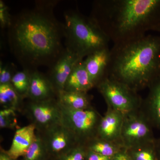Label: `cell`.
Here are the masks:
<instances>
[{
    "mask_svg": "<svg viewBox=\"0 0 160 160\" xmlns=\"http://www.w3.org/2000/svg\"><path fill=\"white\" fill-rule=\"evenodd\" d=\"M50 157L46 146L39 134L22 157V160H46Z\"/></svg>",
    "mask_w": 160,
    "mask_h": 160,
    "instance_id": "21",
    "label": "cell"
},
{
    "mask_svg": "<svg viewBox=\"0 0 160 160\" xmlns=\"http://www.w3.org/2000/svg\"><path fill=\"white\" fill-rule=\"evenodd\" d=\"M18 71L13 63L0 62V85L11 83L12 77Z\"/></svg>",
    "mask_w": 160,
    "mask_h": 160,
    "instance_id": "25",
    "label": "cell"
},
{
    "mask_svg": "<svg viewBox=\"0 0 160 160\" xmlns=\"http://www.w3.org/2000/svg\"><path fill=\"white\" fill-rule=\"evenodd\" d=\"M152 31L157 32H160V23L158 24L156 26H155L154 28L152 29Z\"/></svg>",
    "mask_w": 160,
    "mask_h": 160,
    "instance_id": "31",
    "label": "cell"
},
{
    "mask_svg": "<svg viewBox=\"0 0 160 160\" xmlns=\"http://www.w3.org/2000/svg\"><path fill=\"white\" fill-rule=\"evenodd\" d=\"M155 141L126 149L132 160H159Z\"/></svg>",
    "mask_w": 160,
    "mask_h": 160,
    "instance_id": "20",
    "label": "cell"
},
{
    "mask_svg": "<svg viewBox=\"0 0 160 160\" xmlns=\"http://www.w3.org/2000/svg\"><path fill=\"white\" fill-rule=\"evenodd\" d=\"M88 150L108 157H113L120 151L125 149L122 143L112 142L96 138L86 145Z\"/></svg>",
    "mask_w": 160,
    "mask_h": 160,
    "instance_id": "19",
    "label": "cell"
},
{
    "mask_svg": "<svg viewBox=\"0 0 160 160\" xmlns=\"http://www.w3.org/2000/svg\"><path fill=\"white\" fill-rule=\"evenodd\" d=\"M112 158L104 156L88 149L86 160H111Z\"/></svg>",
    "mask_w": 160,
    "mask_h": 160,
    "instance_id": "27",
    "label": "cell"
},
{
    "mask_svg": "<svg viewBox=\"0 0 160 160\" xmlns=\"http://www.w3.org/2000/svg\"><path fill=\"white\" fill-rule=\"evenodd\" d=\"M156 149L157 152L158 158L159 160H160V138L158 139H155V141Z\"/></svg>",
    "mask_w": 160,
    "mask_h": 160,
    "instance_id": "30",
    "label": "cell"
},
{
    "mask_svg": "<svg viewBox=\"0 0 160 160\" xmlns=\"http://www.w3.org/2000/svg\"><path fill=\"white\" fill-rule=\"evenodd\" d=\"M87 149L86 145L78 144L61 155L58 160H86Z\"/></svg>",
    "mask_w": 160,
    "mask_h": 160,
    "instance_id": "24",
    "label": "cell"
},
{
    "mask_svg": "<svg viewBox=\"0 0 160 160\" xmlns=\"http://www.w3.org/2000/svg\"><path fill=\"white\" fill-rule=\"evenodd\" d=\"M110 61L109 47L100 49L86 58L84 63L95 87L107 78Z\"/></svg>",
    "mask_w": 160,
    "mask_h": 160,
    "instance_id": "11",
    "label": "cell"
},
{
    "mask_svg": "<svg viewBox=\"0 0 160 160\" xmlns=\"http://www.w3.org/2000/svg\"><path fill=\"white\" fill-rule=\"evenodd\" d=\"M38 133L42 138L50 157L55 158L58 159L61 155L80 144L71 132L62 122Z\"/></svg>",
    "mask_w": 160,
    "mask_h": 160,
    "instance_id": "9",
    "label": "cell"
},
{
    "mask_svg": "<svg viewBox=\"0 0 160 160\" xmlns=\"http://www.w3.org/2000/svg\"><path fill=\"white\" fill-rule=\"evenodd\" d=\"M64 17L65 48L81 59L109 47L110 40L90 17L71 9L65 12Z\"/></svg>",
    "mask_w": 160,
    "mask_h": 160,
    "instance_id": "4",
    "label": "cell"
},
{
    "mask_svg": "<svg viewBox=\"0 0 160 160\" xmlns=\"http://www.w3.org/2000/svg\"><path fill=\"white\" fill-rule=\"evenodd\" d=\"M58 102L62 106L74 110H85L91 108V96L88 92L62 90L57 95Z\"/></svg>",
    "mask_w": 160,
    "mask_h": 160,
    "instance_id": "17",
    "label": "cell"
},
{
    "mask_svg": "<svg viewBox=\"0 0 160 160\" xmlns=\"http://www.w3.org/2000/svg\"><path fill=\"white\" fill-rule=\"evenodd\" d=\"M90 18L113 44L146 35L160 23V0H96Z\"/></svg>",
    "mask_w": 160,
    "mask_h": 160,
    "instance_id": "2",
    "label": "cell"
},
{
    "mask_svg": "<svg viewBox=\"0 0 160 160\" xmlns=\"http://www.w3.org/2000/svg\"><path fill=\"white\" fill-rule=\"evenodd\" d=\"M111 160H132L127 149H123L112 158Z\"/></svg>",
    "mask_w": 160,
    "mask_h": 160,
    "instance_id": "28",
    "label": "cell"
},
{
    "mask_svg": "<svg viewBox=\"0 0 160 160\" xmlns=\"http://www.w3.org/2000/svg\"><path fill=\"white\" fill-rule=\"evenodd\" d=\"M24 99L11 84L0 85V104L2 109H11L22 112L25 105Z\"/></svg>",
    "mask_w": 160,
    "mask_h": 160,
    "instance_id": "18",
    "label": "cell"
},
{
    "mask_svg": "<svg viewBox=\"0 0 160 160\" xmlns=\"http://www.w3.org/2000/svg\"><path fill=\"white\" fill-rule=\"evenodd\" d=\"M94 87V84L85 67L84 60H82L73 67L66 80L64 90L88 92Z\"/></svg>",
    "mask_w": 160,
    "mask_h": 160,
    "instance_id": "15",
    "label": "cell"
},
{
    "mask_svg": "<svg viewBox=\"0 0 160 160\" xmlns=\"http://www.w3.org/2000/svg\"><path fill=\"white\" fill-rule=\"evenodd\" d=\"M96 87L107 106L121 112L124 116L141 109L143 100L138 92L118 81L106 78Z\"/></svg>",
    "mask_w": 160,
    "mask_h": 160,
    "instance_id": "5",
    "label": "cell"
},
{
    "mask_svg": "<svg viewBox=\"0 0 160 160\" xmlns=\"http://www.w3.org/2000/svg\"><path fill=\"white\" fill-rule=\"evenodd\" d=\"M0 160H18L15 159L11 158L9 154L7 153L6 150H4L2 148H1V152H0Z\"/></svg>",
    "mask_w": 160,
    "mask_h": 160,
    "instance_id": "29",
    "label": "cell"
},
{
    "mask_svg": "<svg viewBox=\"0 0 160 160\" xmlns=\"http://www.w3.org/2000/svg\"><path fill=\"white\" fill-rule=\"evenodd\" d=\"M146 99L142 101L141 109L153 128L160 129V78L149 88Z\"/></svg>",
    "mask_w": 160,
    "mask_h": 160,
    "instance_id": "16",
    "label": "cell"
},
{
    "mask_svg": "<svg viewBox=\"0 0 160 160\" xmlns=\"http://www.w3.org/2000/svg\"><path fill=\"white\" fill-rule=\"evenodd\" d=\"M18 126L17 111L11 109H2L0 111L1 129H14Z\"/></svg>",
    "mask_w": 160,
    "mask_h": 160,
    "instance_id": "23",
    "label": "cell"
},
{
    "mask_svg": "<svg viewBox=\"0 0 160 160\" xmlns=\"http://www.w3.org/2000/svg\"><path fill=\"white\" fill-rule=\"evenodd\" d=\"M58 1H38L34 8L12 16L8 28L9 49L23 69L51 67L65 49L63 23L53 13Z\"/></svg>",
    "mask_w": 160,
    "mask_h": 160,
    "instance_id": "1",
    "label": "cell"
},
{
    "mask_svg": "<svg viewBox=\"0 0 160 160\" xmlns=\"http://www.w3.org/2000/svg\"><path fill=\"white\" fill-rule=\"evenodd\" d=\"M36 138V129L33 124H29L17 129L11 146L6 152L15 159L22 157Z\"/></svg>",
    "mask_w": 160,
    "mask_h": 160,
    "instance_id": "14",
    "label": "cell"
},
{
    "mask_svg": "<svg viewBox=\"0 0 160 160\" xmlns=\"http://www.w3.org/2000/svg\"><path fill=\"white\" fill-rule=\"evenodd\" d=\"M152 128L141 109L124 116L121 135L124 148L128 149L154 141Z\"/></svg>",
    "mask_w": 160,
    "mask_h": 160,
    "instance_id": "8",
    "label": "cell"
},
{
    "mask_svg": "<svg viewBox=\"0 0 160 160\" xmlns=\"http://www.w3.org/2000/svg\"><path fill=\"white\" fill-rule=\"evenodd\" d=\"M59 104L62 122L71 132L78 142L86 145L97 137L98 129L102 116L93 107L74 110Z\"/></svg>",
    "mask_w": 160,
    "mask_h": 160,
    "instance_id": "6",
    "label": "cell"
},
{
    "mask_svg": "<svg viewBox=\"0 0 160 160\" xmlns=\"http://www.w3.org/2000/svg\"><path fill=\"white\" fill-rule=\"evenodd\" d=\"M124 118L121 112L107 106V111L99 124L97 138L122 143L121 135Z\"/></svg>",
    "mask_w": 160,
    "mask_h": 160,
    "instance_id": "12",
    "label": "cell"
},
{
    "mask_svg": "<svg viewBox=\"0 0 160 160\" xmlns=\"http://www.w3.org/2000/svg\"><path fill=\"white\" fill-rule=\"evenodd\" d=\"M82 60L65 48L58 59L49 68L46 74L53 85L57 94L59 92L64 90L66 80L73 67Z\"/></svg>",
    "mask_w": 160,
    "mask_h": 160,
    "instance_id": "10",
    "label": "cell"
},
{
    "mask_svg": "<svg viewBox=\"0 0 160 160\" xmlns=\"http://www.w3.org/2000/svg\"><path fill=\"white\" fill-rule=\"evenodd\" d=\"M12 16L9 7L2 0H0V26L2 29L8 28L11 25Z\"/></svg>",
    "mask_w": 160,
    "mask_h": 160,
    "instance_id": "26",
    "label": "cell"
},
{
    "mask_svg": "<svg viewBox=\"0 0 160 160\" xmlns=\"http://www.w3.org/2000/svg\"><path fill=\"white\" fill-rule=\"evenodd\" d=\"M31 71L27 69H23L18 71L12 77L11 81V85L15 90L21 96L26 98L29 90Z\"/></svg>",
    "mask_w": 160,
    "mask_h": 160,
    "instance_id": "22",
    "label": "cell"
},
{
    "mask_svg": "<svg viewBox=\"0 0 160 160\" xmlns=\"http://www.w3.org/2000/svg\"><path fill=\"white\" fill-rule=\"evenodd\" d=\"M46 160H58L57 159L55 158L51 157H50L48 159H47Z\"/></svg>",
    "mask_w": 160,
    "mask_h": 160,
    "instance_id": "32",
    "label": "cell"
},
{
    "mask_svg": "<svg viewBox=\"0 0 160 160\" xmlns=\"http://www.w3.org/2000/svg\"><path fill=\"white\" fill-rule=\"evenodd\" d=\"M107 78L138 92L160 78V36L148 35L113 44Z\"/></svg>",
    "mask_w": 160,
    "mask_h": 160,
    "instance_id": "3",
    "label": "cell"
},
{
    "mask_svg": "<svg viewBox=\"0 0 160 160\" xmlns=\"http://www.w3.org/2000/svg\"><path fill=\"white\" fill-rule=\"evenodd\" d=\"M22 112L39 133L62 122V112L57 98L40 101L28 100Z\"/></svg>",
    "mask_w": 160,
    "mask_h": 160,
    "instance_id": "7",
    "label": "cell"
},
{
    "mask_svg": "<svg viewBox=\"0 0 160 160\" xmlns=\"http://www.w3.org/2000/svg\"><path fill=\"white\" fill-rule=\"evenodd\" d=\"M57 92L46 74L38 70L31 71V80L26 99L43 101L57 98Z\"/></svg>",
    "mask_w": 160,
    "mask_h": 160,
    "instance_id": "13",
    "label": "cell"
}]
</instances>
